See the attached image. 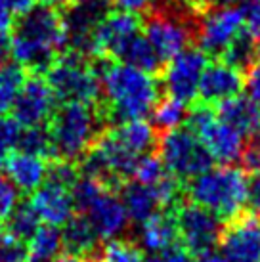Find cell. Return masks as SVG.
Returning a JSON list of instances; mask_svg holds the SVG:
<instances>
[{
    "label": "cell",
    "mask_w": 260,
    "mask_h": 262,
    "mask_svg": "<svg viewBox=\"0 0 260 262\" xmlns=\"http://www.w3.org/2000/svg\"><path fill=\"white\" fill-rule=\"evenodd\" d=\"M119 197L123 201L126 214H128L130 222L134 224H142L147 220L153 212L161 211V201L155 195L149 186L138 182V180H126L119 186Z\"/></svg>",
    "instance_id": "22"
},
{
    "label": "cell",
    "mask_w": 260,
    "mask_h": 262,
    "mask_svg": "<svg viewBox=\"0 0 260 262\" xmlns=\"http://www.w3.org/2000/svg\"><path fill=\"white\" fill-rule=\"evenodd\" d=\"M27 262H56V258H36V256H29Z\"/></svg>",
    "instance_id": "45"
},
{
    "label": "cell",
    "mask_w": 260,
    "mask_h": 262,
    "mask_svg": "<svg viewBox=\"0 0 260 262\" xmlns=\"http://www.w3.org/2000/svg\"><path fill=\"white\" fill-rule=\"evenodd\" d=\"M144 251L140 249L136 241L132 239H111L101 247L98 262H144Z\"/></svg>",
    "instance_id": "29"
},
{
    "label": "cell",
    "mask_w": 260,
    "mask_h": 262,
    "mask_svg": "<svg viewBox=\"0 0 260 262\" xmlns=\"http://www.w3.org/2000/svg\"><path fill=\"white\" fill-rule=\"evenodd\" d=\"M17 197H19L17 188L12 184V180L6 176V172L0 170V224L15 207V203L19 201Z\"/></svg>",
    "instance_id": "34"
},
{
    "label": "cell",
    "mask_w": 260,
    "mask_h": 262,
    "mask_svg": "<svg viewBox=\"0 0 260 262\" xmlns=\"http://www.w3.org/2000/svg\"><path fill=\"white\" fill-rule=\"evenodd\" d=\"M142 31L140 15L115 10L107 12L96 25L92 56L96 59H117L130 38Z\"/></svg>",
    "instance_id": "14"
},
{
    "label": "cell",
    "mask_w": 260,
    "mask_h": 262,
    "mask_svg": "<svg viewBox=\"0 0 260 262\" xmlns=\"http://www.w3.org/2000/svg\"><path fill=\"white\" fill-rule=\"evenodd\" d=\"M109 132L113 134V138L132 151L138 157H144L153 149H157V142H159V134L149 123H145L144 119H132V121H124V123L113 124Z\"/></svg>",
    "instance_id": "21"
},
{
    "label": "cell",
    "mask_w": 260,
    "mask_h": 262,
    "mask_svg": "<svg viewBox=\"0 0 260 262\" xmlns=\"http://www.w3.org/2000/svg\"><path fill=\"white\" fill-rule=\"evenodd\" d=\"M71 195L75 211L92 222L103 241L117 239L130 228L126 209L115 189L103 186L94 178L79 176L71 186Z\"/></svg>",
    "instance_id": "6"
},
{
    "label": "cell",
    "mask_w": 260,
    "mask_h": 262,
    "mask_svg": "<svg viewBox=\"0 0 260 262\" xmlns=\"http://www.w3.org/2000/svg\"><path fill=\"white\" fill-rule=\"evenodd\" d=\"M210 2H222V4H239V6H245L247 2H251V0H209Z\"/></svg>",
    "instance_id": "44"
},
{
    "label": "cell",
    "mask_w": 260,
    "mask_h": 262,
    "mask_svg": "<svg viewBox=\"0 0 260 262\" xmlns=\"http://www.w3.org/2000/svg\"><path fill=\"white\" fill-rule=\"evenodd\" d=\"M115 61H123V63H128V66L136 67V69H142L145 73L151 75H159L161 69H163V59L159 58V54L155 52V48L151 46V42L145 38V35L140 31L138 35L130 38L126 46H124L121 54L117 56Z\"/></svg>",
    "instance_id": "23"
},
{
    "label": "cell",
    "mask_w": 260,
    "mask_h": 262,
    "mask_svg": "<svg viewBox=\"0 0 260 262\" xmlns=\"http://www.w3.org/2000/svg\"><path fill=\"white\" fill-rule=\"evenodd\" d=\"M172 212L176 228H178L180 245L188 253L197 258L199 255L209 253L216 247L224 224H222V219H218L214 212L189 199L184 201V197L172 207Z\"/></svg>",
    "instance_id": "10"
},
{
    "label": "cell",
    "mask_w": 260,
    "mask_h": 262,
    "mask_svg": "<svg viewBox=\"0 0 260 262\" xmlns=\"http://www.w3.org/2000/svg\"><path fill=\"white\" fill-rule=\"evenodd\" d=\"M12 25H14V15L0 4V40H8Z\"/></svg>",
    "instance_id": "40"
},
{
    "label": "cell",
    "mask_w": 260,
    "mask_h": 262,
    "mask_svg": "<svg viewBox=\"0 0 260 262\" xmlns=\"http://www.w3.org/2000/svg\"><path fill=\"white\" fill-rule=\"evenodd\" d=\"M258 56H260V42L249 31L243 29L237 37L226 46V50L218 56V59H222L228 66L235 67V69H239L241 73L245 75L247 69L258 59Z\"/></svg>",
    "instance_id": "24"
},
{
    "label": "cell",
    "mask_w": 260,
    "mask_h": 262,
    "mask_svg": "<svg viewBox=\"0 0 260 262\" xmlns=\"http://www.w3.org/2000/svg\"><path fill=\"white\" fill-rule=\"evenodd\" d=\"M245 205H249V211L260 216V172L251 174V180H247V199Z\"/></svg>",
    "instance_id": "38"
},
{
    "label": "cell",
    "mask_w": 260,
    "mask_h": 262,
    "mask_svg": "<svg viewBox=\"0 0 260 262\" xmlns=\"http://www.w3.org/2000/svg\"><path fill=\"white\" fill-rule=\"evenodd\" d=\"M144 262H166V260L163 255H153L151 258H147V260H144Z\"/></svg>",
    "instance_id": "46"
},
{
    "label": "cell",
    "mask_w": 260,
    "mask_h": 262,
    "mask_svg": "<svg viewBox=\"0 0 260 262\" xmlns=\"http://www.w3.org/2000/svg\"><path fill=\"white\" fill-rule=\"evenodd\" d=\"M88 2H96V0H88Z\"/></svg>",
    "instance_id": "47"
},
{
    "label": "cell",
    "mask_w": 260,
    "mask_h": 262,
    "mask_svg": "<svg viewBox=\"0 0 260 262\" xmlns=\"http://www.w3.org/2000/svg\"><path fill=\"white\" fill-rule=\"evenodd\" d=\"M36 0H0V4L6 8L12 15H21L25 14L27 10L35 6Z\"/></svg>",
    "instance_id": "39"
},
{
    "label": "cell",
    "mask_w": 260,
    "mask_h": 262,
    "mask_svg": "<svg viewBox=\"0 0 260 262\" xmlns=\"http://www.w3.org/2000/svg\"><path fill=\"white\" fill-rule=\"evenodd\" d=\"M136 243L142 251H147L151 255H163L166 251L178 247L180 239H178V228L172 209H161L153 212L147 220H144L140 224Z\"/></svg>",
    "instance_id": "17"
},
{
    "label": "cell",
    "mask_w": 260,
    "mask_h": 262,
    "mask_svg": "<svg viewBox=\"0 0 260 262\" xmlns=\"http://www.w3.org/2000/svg\"><path fill=\"white\" fill-rule=\"evenodd\" d=\"M38 226H40V219L33 209L31 201H17L10 214L2 220L0 230L27 243L33 237V233L38 230Z\"/></svg>",
    "instance_id": "25"
},
{
    "label": "cell",
    "mask_w": 260,
    "mask_h": 262,
    "mask_svg": "<svg viewBox=\"0 0 260 262\" xmlns=\"http://www.w3.org/2000/svg\"><path fill=\"white\" fill-rule=\"evenodd\" d=\"M38 4H44V6H52V8H65L71 0H36Z\"/></svg>",
    "instance_id": "43"
},
{
    "label": "cell",
    "mask_w": 260,
    "mask_h": 262,
    "mask_svg": "<svg viewBox=\"0 0 260 262\" xmlns=\"http://www.w3.org/2000/svg\"><path fill=\"white\" fill-rule=\"evenodd\" d=\"M218 245L226 262H260V216L239 212L228 220Z\"/></svg>",
    "instance_id": "13"
},
{
    "label": "cell",
    "mask_w": 260,
    "mask_h": 262,
    "mask_svg": "<svg viewBox=\"0 0 260 262\" xmlns=\"http://www.w3.org/2000/svg\"><path fill=\"white\" fill-rule=\"evenodd\" d=\"M27 243L0 230V262H27L29 260Z\"/></svg>",
    "instance_id": "32"
},
{
    "label": "cell",
    "mask_w": 260,
    "mask_h": 262,
    "mask_svg": "<svg viewBox=\"0 0 260 262\" xmlns=\"http://www.w3.org/2000/svg\"><path fill=\"white\" fill-rule=\"evenodd\" d=\"M46 80L59 103H98L101 86L98 66L92 58L65 50L46 69Z\"/></svg>",
    "instance_id": "7"
},
{
    "label": "cell",
    "mask_w": 260,
    "mask_h": 262,
    "mask_svg": "<svg viewBox=\"0 0 260 262\" xmlns=\"http://www.w3.org/2000/svg\"><path fill=\"white\" fill-rule=\"evenodd\" d=\"M56 107L58 100L48 80L40 73H31L25 75L10 111L21 126H42L50 121Z\"/></svg>",
    "instance_id": "12"
},
{
    "label": "cell",
    "mask_w": 260,
    "mask_h": 262,
    "mask_svg": "<svg viewBox=\"0 0 260 262\" xmlns=\"http://www.w3.org/2000/svg\"><path fill=\"white\" fill-rule=\"evenodd\" d=\"M56 262H98V258H92V256H82V255H67L61 256L59 260Z\"/></svg>",
    "instance_id": "42"
},
{
    "label": "cell",
    "mask_w": 260,
    "mask_h": 262,
    "mask_svg": "<svg viewBox=\"0 0 260 262\" xmlns=\"http://www.w3.org/2000/svg\"><path fill=\"white\" fill-rule=\"evenodd\" d=\"M98 73L101 86L98 105L107 124L144 119L159 100V82L155 75L115 59H100Z\"/></svg>",
    "instance_id": "2"
},
{
    "label": "cell",
    "mask_w": 260,
    "mask_h": 262,
    "mask_svg": "<svg viewBox=\"0 0 260 262\" xmlns=\"http://www.w3.org/2000/svg\"><path fill=\"white\" fill-rule=\"evenodd\" d=\"M159 159L180 182H188L193 176L212 167V155L205 147L199 136L188 126H178L174 130L159 134L157 142Z\"/></svg>",
    "instance_id": "8"
},
{
    "label": "cell",
    "mask_w": 260,
    "mask_h": 262,
    "mask_svg": "<svg viewBox=\"0 0 260 262\" xmlns=\"http://www.w3.org/2000/svg\"><path fill=\"white\" fill-rule=\"evenodd\" d=\"M197 262H226V258L220 253H214V249H212L209 253H203L197 256Z\"/></svg>",
    "instance_id": "41"
},
{
    "label": "cell",
    "mask_w": 260,
    "mask_h": 262,
    "mask_svg": "<svg viewBox=\"0 0 260 262\" xmlns=\"http://www.w3.org/2000/svg\"><path fill=\"white\" fill-rule=\"evenodd\" d=\"M31 205L38 214L40 222L56 226V228H61L75 214L71 189L52 182H42L33 191Z\"/></svg>",
    "instance_id": "16"
},
{
    "label": "cell",
    "mask_w": 260,
    "mask_h": 262,
    "mask_svg": "<svg viewBox=\"0 0 260 262\" xmlns=\"http://www.w3.org/2000/svg\"><path fill=\"white\" fill-rule=\"evenodd\" d=\"M197 14L199 12L189 0L159 2L144 14L142 31L163 63L195 44Z\"/></svg>",
    "instance_id": "4"
},
{
    "label": "cell",
    "mask_w": 260,
    "mask_h": 262,
    "mask_svg": "<svg viewBox=\"0 0 260 262\" xmlns=\"http://www.w3.org/2000/svg\"><path fill=\"white\" fill-rule=\"evenodd\" d=\"M241 161V167L245 172L249 174H258L260 172V132L254 134L251 138H247V144H243V149H241V155L239 159Z\"/></svg>",
    "instance_id": "33"
},
{
    "label": "cell",
    "mask_w": 260,
    "mask_h": 262,
    "mask_svg": "<svg viewBox=\"0 0 260 262\" xmlns=\"http://www.w3.org/2000/svg\"><path fill=\"white\" fill-rule=\"evenodd\" d=\"M46 128L50 134L54 157L79 163L80 157L94 146L98 136L107 128V121L98 103L71 102L56 107Z\"/></svg>",
    "instance_id": "3"
},
{
    "label": "cell",
    "mask_w": 260,
    "mask_h": 262,
    "mask_svg": "<svg viewBox=\"0 0 260 262\" xmlns=\"http://www.w3.org/2000/svg\"><path fill=\"white\" fill-rule=\"evenodd\" d=\"M23 126L14 117L0 115V167L4 165V161L17 151L19 147V138H21Z\"/></svg>",
    "instance_id": "31"
},
{
    "label": "cell",
    "mask_w": 260,
    "mask_h": 262,
    "mask_svg": "<svg viewBox=\"0 0 260 262\" xmlns=\"http://www.w3.org/2000/svg\"><path fill=\"white\" fill-rule=\"evenodd\" d=\"M61 239H63V251L69 255H82L98 258L101 251V237L96 232L92 222L84 214H73L61 226Z\"/></svg>",
    "instance_id": "20"
},
{
    "label": "cell",
    "mask_w": 260,
    "mask_h": 262,
    "mask_svg": "<svg viewBox=\"0 0 260 262\" xmlns=\"http://www.w3.org/2000/svg\"><path fill=\"white\" fill-rule=\"evenodd\" d=\"M2 167H4L6 176L17 188V191H21L25 195H31L46 180L48 159L17 149L4 161Z\"/></svg>",
    "instance_id": "18"
},
{
    "label": "cell",
    "mask_w": 260,
    "mask_h": 262,
    "mask_svg": "<svg viewBox=\"0 0 260 262\" xmlns=\"http://www.w3.org/2000/svg\"><path fill=\"white\" fill-rule=\"evenodd\" d=\"M188 103H184L166 94L163 100H157L155 105H153V110L149 111L153 123L151 126L157 130V134L174 130L178 126H184L186 119H188Z\"/></svg>",
    "instance_id": "26"
},
{
    "label": "cell",
    "mask_w": 260,
    "mask_h": 262,
    "mask_svg": "<svg viewBox=\"0 0 260 262\" xmlns=\"http://www.w3.org/2000/svg\"><path fill=\"white\" fill-rule=\"evenodd\" d=\"M214 110L216 115L231 128H235L243 138H251L260 132V110L249 96L237 94L228 98L214 105Z\"/></svg>",
    "instance_id": "19"
},
{
    "label": "cell",
    "mask_w": 260,
    "mask_h": 262,
    "mask_svg": "<svg viewBox=\"0 0 260 262\" xmlns=\"http://www.w3.org/2000/svg\"><path fill=\"white\" fill-rule=\"evenodd\" d=\"M23 79H25V69L17 63H10V61H0V115H6L17 90L21 86Z\"/></svg>",
    "instance_id": "28"
},
{
    "label": "cell",
    "mask_w": 260,
    "mask_h": 262,
    "mask_svg": "<svg viewBox=\"0 0 260 262\" xmlns=\"http://www.w3.org/2000/svg\"><path fill=\"white\" fill-rule=\"evenodd\" d=\"M27 247H29L31 256H36V258H56L63 251L61 232L56 226L50 224L38 226V230L27 241Z\"/></svg>",
    "instance_id": "27"
},
{
    "label": "cell",
    "mask_w": 260,
    "mask_h": 262,
    "mask_svg": "<svg viewBox=\"0 0 260 262\" xmlns=\"http://www.w3.org/2000/svg\"><path fill=\"white\" fill-rule=\"evenodd\" d=\"M17 149L33 153V155H40L44 159H52L54 153H52V142L46 124H42V126H23Z\"/></svg>",
    "instance_id": "30"
},
{
    "label": "cell",
    "mask_w": 260,
    "mask_h": 262,
    "mask_svg": "<svg viewBox=\"0 0 260 262\" xmlns=\"http://www.w3.org/2000/svg\"><path fill=\"white\" fill-rule=\"evenodd\" d=\"M243 84H245V79L239 69L228 66L222 59H216L212 63H207L205 67L201 80H199L195 102L207 103V105L214 107L228 98L237 96Z\"/></svg>",
    "instance_id": "15"
},
{
    "label": "cell",
    "mask_w": 260,
    "mask_h": 262,
    "mask_svg": "<svg viewBox=\"0 0 260 262\" xmlns=\"http://www.w3.org/2000/svg\"><path fill=\"white\" fill-rule=\"evenodd\" d=\"M245 75H247V79H245L247 96L258 105V110H260V56L253 66L247 69Z\"/></svg>",
    "instance_id": "35"
},
{
    "label": "cell",
    "mask_w": 260,
    "mask_h": 262,
    "mask_svg": "<svg viewBox=\"0 0 260 262\" xmlns=\"http://www.w3.org/2000/svg\"><path fill=\"white\" fill-rule=\"evenodd\" d=\"M209 63V56L199 46H188L166 61L161 69L163 88L168 96L184 103H193L199 80Z\"/></svg>",
    "instance_id": "11"
},
{
    "label": "cell",
    "mask_w": 260,
    "mask_h": 262,
    "mask_svg": "<svg viewBox=\"0 0 260 262\" xmlns=\"http://www.w3.org/2000/svg\"><path fill=\"white\" fill-rule=\"evenodd\" d=\"M186 195L189 201L201 205L218 219L231 220L243 212L247 199V178L239 168L222 167L207 168L201 174L188 180Z\"/></svg>",
    "instance_id": "5"
},
{
    "label": "cell",
    "mask_w": 260,
    "mask_h": 262,
    "mask_svg": "<svg viewBox=\"0 0 260 262\" xmlns=\"http://www.w3.org/2000/svg\"><path fill=\"white\" fill-rule=\"evenodd\" d=\"M65 50L67 38L58 8L35 4L25 14L17 15L8 35V54L31 73H46Z\"/></svg>",
    "instance_id": "1"
},
{
    "label": "cell",
    "mask_w": 260,
    "mask_h": 262,
    "mask_svg": "<svg viewBox=\"0 0 260 262\" xmlns=\"http://www.w3.org/2000/svg\"><path fill=\"white\" fill-rule=\"evenodd\" d=\"M247 31L260 42V0H251L245 4Z\"/></svg>",
    "instance_id": "37"
},
{
    "label": "cell",
    "mask_w": 260,
    "mask_h": 262,
    "mask_svg": "<svg viewBox=\"0 0 260 262\" xmlns=\"http://www.w3.org/2000/svg\"><path fill=\"white\" fill-rule=\"evenodd\" d=\"M245 29V6L210 2L197 14L195 44L207 56H220L226 46Z\"/></svg>",
    "instance_id": "9"
},
{
    "label": "cell",
    "mask_w": 260,
    "mask_h": 262,
    "mask_svg": "<svg viewBox=\"0 0 260 262\" xmlns=\"http://www.w3.org/2000/svg\"><path fill=\"white\" fill-rule=\"evenodd\" d=\"M117 10L130 12V14H145L153 6H157L161 0H109Z\"/></svg>",
    "instance_id": "36"
}]
</instances>
